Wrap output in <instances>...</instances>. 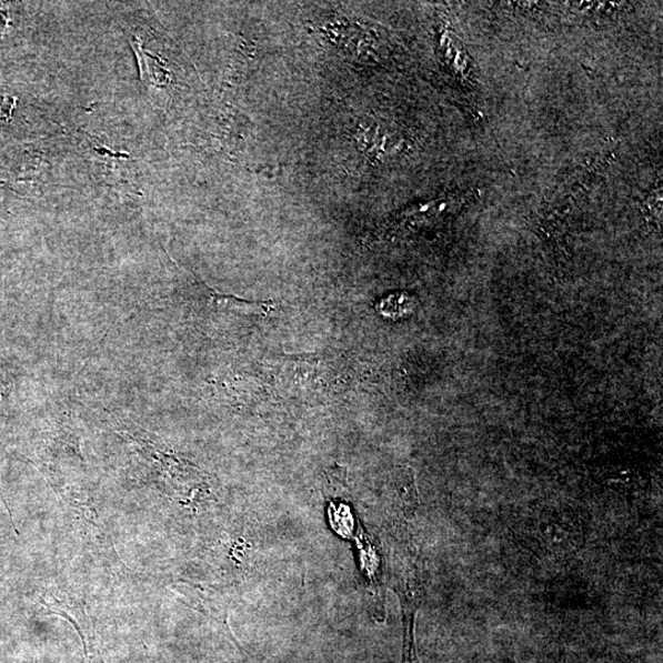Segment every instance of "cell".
<instances>
[{
  "label": "cell",
  "mask_w": 663,
  "mask_h": 663,
  "mask_svg": "<svg viewBox=\"0 0 663 663\" xmlns=\"http://www.w3.org/2000/svg\"><path fill=\"white\" fill-rule=\"evenodd\" d=\"M415 308V300L406 293H393L379 301L376 310L382 318L400 320L409 318Z\"/></svg>",
  "instance_id": "1"
}]
</instances>
